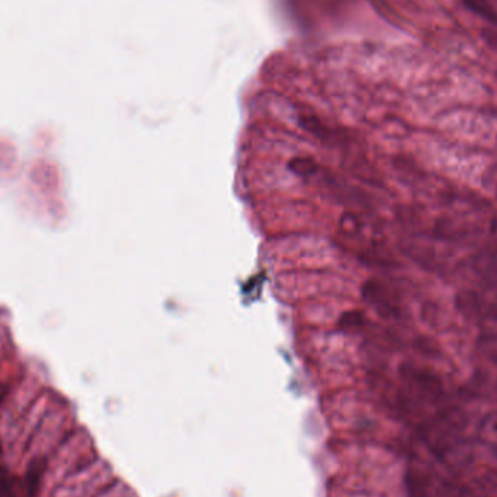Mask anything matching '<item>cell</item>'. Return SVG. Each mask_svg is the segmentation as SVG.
Wrapping results in <instances>:
<instances>
[{"label": "cell", "mask_w": 497, "mask_h": 497, "mask_svg": "<svg viewBox=\"0 0 497 497\" xmlns=\"http://www.w3.org/2000/svg\"><path fill=\"white\" fill-rule=\"evenodd\" d=\"M401 378L413 400L439 404L445 397L442 381L429 371L406 365L401 368Z\"/></svg>", "instance_id": "6da1fadb"}, {"label": "cell", "mask_w": 497, "mask_h": 497, "mask_svg": "<svg viewBox=\"0 0 497 497\" xmlns=\"http://www.w3.org/2000/svg\"><path fill=\"white\" fill-rule=\"evenodd\" d=\"M362 298L381 317H397L398 308L387 288L378 281H366L362 286Z\"/></svg>", "instance_id": "7a4b0ae2"}, {"label": "cell", "mask_w": 497, "mask_h": 497, "mask_svg": "<svg viewBox=\"0 0 497 497\" xmlns=\"http://www.w3.org/2000/svg\"><path fill=\"white\" fill-rule=\"evenodd\" d=\"M477 439L497 453V410L487 413L477 426Z\"/></svg>", "instance_id": "3957f363"}, {"label": "cell", "mask_w": 497, "mask_h": 497, "mask_svg": "<svg viewBox=\"0 0 497 497\" xmlns=\"http://www.w3.org/2000/svg\"><path fill=\"white\" fill-rule=\"evenodd\" d=\"M463 4L468 11L476 14L478 18L497 26V9L488 2V0H463Z\"/></svg>", "instance_id": "277c9868"}, {"label": "cell", "mask_w": 497, "mask_h": 497, "mask_svg": "<svg viewBox=\"0 0 497 497\" xmlns=\"http://www.w3.org/2000/svg\"><path fill=\"white\" fill-rule=\"evenodd\" d=\"M481 35H483L486 43L488 44V47L493 49L497 53V31L491 29V28H487V29L481 31Z\"/></svg>", "instance_id": "5b68a950"}]
</instances>
